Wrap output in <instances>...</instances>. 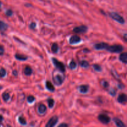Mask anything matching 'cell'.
Segmentation results:
<instances>
[{
  "label": "cell",
  "instance_id": "obj_32",
  "mask_svg": "<svg viewBox=\"0 0 127 127\" xmlns=\"http://www.w3.org/2000/svg\"><path fill=\"white\" fill-rule=\"evenodd\" d=\"M4 52V50L3 47H2L1 45H0V55H2Z\"/></svg>",
  "mask_w": 127,
  "mask_h": 127
},
{
  "label": "cell",
  "instance_id": "obj_38",
  "mask_svg": "<svg viewBox=\"0 0 127 127\" xmlns=\"http://www.w3.org/2000/svg\"><path fill=\"white\" fill-rule=\"evenodd\" d=\"M2 89V87L0 86V89Z\"/></svg>",
  "mask_w": 127,
  "mask_h": 127
},
{
  "label": "cell",
  "instance_id": "obj_11",
  "mask_svg": "<svg viewBox=\"0 0 127 127\" xmlns=\"http://www.w3.org/2000/svg\"><path fill=\"white\" fill-rule=\"evenodd\" d=\"M114 121L115 122V125L119 127H125V125L122 122L121 120H120L118 118H114Z\"/></svg>",
  "mask_w": 127,
  "mask_h": 127
},
{
  "label": "cell",
  "instance_id": "obj_14",
  "mask_svg": "<svg viewBox=\"0 0 127 127\" xmlns=\"http://www.w3.org/2000/svg\"><path fill=\"white\" fill-rule=\"evenodd\" d=\"M46 88L48 91L51 92H53L55 91V88L53 86V84H52L50 81H47L46 82Z\"/></svg>",
  "mask_w": 127,
  "mask_h": 127
},
{
  "label": "cell",
  "instance_id": "obj_39",
  "mask_svg": "<svg viewBox=\"0 0 127 127\" xmlns=\"http://www.w3.org/2000/svg\"><path fill=\"white\" fill-rule=\"evenodd\" d=\"M1 2H0V7H1Z\"/></svg>",
  "mask_w": 127,
  "mask_h": 127
},
{
  "label": "cell",
  "instance_id": "obj_8",
  "mask_svg": "<svg viewBox=\"0 0 127 127\" xmlns=\"http://www.w3.org/2000/svg\"><path fill=\"white\" fill-rule=\"evenodd\" d=\"M108 44L104 42H101V43H97L94 45V48L96 50H102V49H106L107 47H108Z\"/></svg>",
  "mask_w": 127,
  "mask_h": 127
},
{
  "label": "cell",
  "instance_id": "obj_6",
  "mask_svg": "<svg viewBox=\"0 0 127 127\" xmlns=\"http://www.w3.org/2000/svg\"><path fill=\"white\" fill-rule=\"evenodd\" d=\"M58 121V118L57 116L52 117L46 125V127H53L55 126Z\"/></svg>",
  "mask_w": 127,
  "mask_h": 127
},
{
  "label": "cell",
  "instance_id": "obj_23",
  "mask_svg": "<svg viewBox=\"0 0 127 127\" xmlns=\"http://www.w3.org/2000/svg\"><path fill=\"white\" fill-rule=\"evenodd\" d=\"M10 95L8 93H4L3 94H2V99L4 101H7V100L9 99Z\"/></svg>",
  "mask_w": 127,
  "mask_h": 127
},
{
  "label": "cell",
  "instance_id": "obj_15",
  "mask_svg": "<svg viewBox=\"0 0 127 127\" xmlns=\"http://www.w3.org/2000/svg\"><path fill=\"white\" fill-rule=\"evenodd\" d=\"M79 91L81 93H86L89 90V86L87 85H82L79 88Z\"/></svg>",
  "mask_w": 127,
  "mask_h": 127
},
{
  "label": "cell",
  "instance_id": "obj_4",
  "mask_svg": "<svg viewBox=\"0 0 127 127\" xmlns=\"http://www.w3.org/2000/svg\"><path fill=\"white\" fill-rule=\"evenodd\" d=\"M98 119L100 122H102L104 124H107L110 122V119L109 116L105 114H100L98 117Z\"/></svg>",
  "mask_w": 127,
  "mask_h": 127
},
{
  "label": "cell",
  "instance_id": "obj_9",
  "mask_svg": "<svg viewBox=\"0 0 127 127\" xmlns=\"http://www.w3.org/2000/svg\"><path fill=\"white\" fill-rule=\"evenodd\" d=\"M53 81L57 85H61L63 83V79L61 76L57 75L55 77L53 78Z\"/></svg>",
  "mask_w": 127,
  "mask_h": 127
},
{
  "label": "cell",
  "instance_id": "obj_10",
  "mask_svg": "<svg viewBox=\"0 0 127 127\" xmlns=\"http://www.w3.org/2000/svg\"><path fill=\"white\" fill-rule=\"evenodd\" d=\"M117 100L120 104L125 103L127 101V95L125 94H120V95H119V97H118Z\"/></svg>",
  "mask_w": 127,
  "mask_h": 127
},
{
  "label": "cell",
  "instance_id": "obj_25",
  "mask_svg": "<svg viewBox=\"0 0 127 127\" xmlns=\"http://www.w3.org/2000/svg\"><path fill=\"white\" fill-rule=\"evenodd\" d=\"M69 67H70L71 69H74L76 67V63L74 61H71L69 63Z\"/></svg>",
  "mask_w": 127,
  "mask_h": 127
},
{
  "label": "cell",
  "instance_id": "obj_19",
  "mask_svg": "<svg viewBox=\"0 0 127 127\" xmlns=\"http://www.w3.org/2000/svg\"><path fill=\"white\" fill-rule=\"evenodd\" d=\"M52 50L53 53H57L58 50V46L56 43H54L52 46Z\"/></svg>",
  "mask_w": 127,
  "mask_h": 127
},
{
  "label": "cell",
  "instance_id": "obj_1",
  "mask_svg": "<svg viewBox=\"0 0 127 127\" xmlns=\"http://www.w3.org/2000/svg\"><path fill=\"white\" fill-rule=\"evenodd\" d=\"M124 47L122 45H114L108 46L106 48L107 51L114 53H120V52L124 50Z\"/></svg>",
  "mask_w": 127,
  "mask_h": 127
},
{
  "label": "cell",
  "instance_id": "obj_28",
  "mask_svg": "<svg viewBox=\"0 0 127 127\" xmlns=\"http://www.w3.org/2000/svg\"><path fill=\"white\" fill-rule=\"evenodd\" d=\"M12 14H13V12H12V10H11V9L7 10L6 12V16H11L12 15Z\"/></svg>",
  "mask_w": 127,
  "mask_h": 127
},
{
  "label": "cell",
  "instance_id": "obj_7",
  "mask_svg": "<svg viewBox=\"0 0 127 127\" xmlns=\"http://www.w3.org/2000/svg\"><path fill=\"white\" fill-rule=\"evenodd\" d=\"M81 38L79 36L76 35H73L71 37L70 39H69V43L70 44H76V43H78L81 42Z\"/></svg>",
  "mask_w": 127,
  "mask_h": 127
},
{
  "label": "cell",
  "instance_id": "obj_33",
  "mask_svg": "<svg viewBox=\"0 0 127 127\" xmlns=\"http://www.w3.org/2000/svg\"><path fill=\"white\" fill-rule=\"evenodd\" d=\"M125 88V86H124V84H119V89H124Z\"/></svg>",
  "mask_w": 127,
  "mask_h": 127
},
{
  "label": "cell",
  "instance_id": "obj_26",
  "mask_svg": "<svg viewBox=\"0 0 127 127\" xmlns=\"http://www.w3.org/2000/svg\"><path fill=\"white\" fill-rule=\"evenodd\" d=\"M6 71L4 68H1L0 69V77L2 78V77H4L6 76Z\"/></svg>",
  "mask_w": 127,
  "mask_h": 127
},
{
  "label": "cell",
  "instance_id": "obj_40",
  "mask_svg": "<svg viewBox=\"0 0 127 127\" xmlns=\"http://www.w3.org/2000/svg\"><path fill=\"white\" fill-rule=\"evenodd\" d=\"M89 1H93V0H89Z\"/></svg>",
  "mask_w": 127,
  "mask_h": 127
},
{
  "label": "cell",
  "instance_id": "obj_30",
  "mask_svg": "<svg viewBox=\"0 0 127 127\" xmlns=\"http://www.w3.org/2000/svg\"><path fill=\"white\" fill-rule=\"evenodd\" d=\"M36 27V24L35 22H32L31 23V24L30 25V28L32 29H34Z\"/></svg>",
  "mask_w": 127,
  "mask_h": 127
},
{
  "label": "cell",
  "instance_id": "obj_27",
  "mask_svg": "<svg viewBox=\"0 0 127 127\" xmlns=\"http://www.w3.org/2000/svg\"><path fill=\"white\" fill-rule=\"evenodd\" d=\"M35 100V97L32 95H29L27 97V102L29 103H32Z\"/></svg>",
  "mask_w": 127,
  "mask_h": 127
},
{
  "label": "cell",
  "instance_id": "obj_22",
  "mask_svg": "<svg viewBox=\"0 0 127 127\" xmlns=\"http://www.w3.org/2000/svg\"><path fill=\"white\" fill-rule=\"evenodd\" d=\"M93 68H94V69H95V71H97L98 72H100L102 71V68L99 64H93Z\"/></svg>",
  "mask_w": 127,
  "mask_h": 127
},
{
  "label": "cell",
  "instance_id": "obj_18",
  "mask_svg": "<svg viewBox=\"0 0 127 127\" xmlns=\"http://www.w3.org/2000/svg\"><path fill=\"white\" fill-rule=\"evenodd\" d=\"M24 73H25V74L27 76L31 75L32 73V69L29 66L26 67V68L24 69Z\"/></svg>",
  "mask_w": 127,
  "mask_h": 127
},
{
  "label": "cell",
  "instance_id": "obj_21",
  "mask_svg": "<svg viewBox=\"0 0 127 127\" xmlns=\"http://www.w3.org/2000/svg\"><path fill=\"white\" fill-rule=\"evenodd\" d=\"M19 123L21 124V125H24L27 124L26 120L23 117H19Z\"/></svg>",
  "mask_w": 127,
  "mask_h": 127
},
{
  "label": "cell",
  "instance_id": "obj_37",
  "mask_svg": "<svg viewBox=\"0 0 127 127\" xmlns=\"http://www.w3.org/2000/svg\"><path fill=\"white\" fill-rule=\"evenodd\" d=\"M124 38H125V40H127V34H125V36H124Z\"/></svg>",
  "mask_w": 127,
  "mask_h": 127
},
{
  "label": "cell",
  "instance_id": "obj_3",
  "mask_svg": "<svg viewBox=\"0 0 127 127\" xmlns=\"http://www.w3.org/2000/svg\"><path fill=\"white\" fill-rule=\"evenodd\" d=\"M109 16L111 17L112 19H113L115 21H117L118 22H119L120 24H124L125 23V20L123 18L122 16H120V14H119L117 12H110L109 14Z\"/></svg>",
  "mask_w": 127,
  "mask_h": 127
},
{
  "label": "cell",
  "instance_id": "obj_31",
  "mask_svg": "<svg viewBox=\"0 0 127 127\" xmlns=\"http://www.w3.org/2000/svg\"><path fill=\"white\" fill-rule=\"evenodd\" d=\"M110 95H113V96H114V95L116 94V91H115V89H112V90L110 91Z\"/></svg>",
  "mask_w": 127,
  "mask_h": 127
},
{
  "label": "cell",
  "instance_id": "obj_20",
  "mask_svg": "<svg viewBox=\"0 0 127 127\" xmlns=\"http://www.w3.org/2000/svg\"><path fill=\"white\" fill-rule=\"evenodd\" d=\"M80 65L82 67H83V68H88V67H89V63L87 62V61L83 60V61H82V62L80 63Z\"/></svg>",
  "mask_w": 127,
  "mask_h": 127
},
{
  "label": "cell",
  "instance_id": "obj_13",
  "mask_svg": "<svg viewBox=\"0 0 127 127\" xmlns=\"http://www.w3.org/2000/svg\"><path fill=\"white\" fill-rule=\"evenodd\" d=\"M46 110H47V107H46L45 105H43V104H40V105L38 106V112L39 114H44V113L46 112Z\"/></svg>",
  "mask_w": 127,
  "mask_h": 127
},
{
  "label": "cell",
  "instance_id": "obj_5",
  "mask_svg": "<svg viewBox=\"0 0 127 127\" xmlns=\"http://www.w3.org/2000/svg\"><path fill=\"white\" fill-rule=\"evenodd\" d=\"M88 31V27L86 26H81L79 27H74L73 31L77 33H84Z\"/></svg>",
  "mask_w": 127,
  "mask_h": 127
},
{
  "label": "cell",
  "instance_id": "obj_17",
  "mask_svg": "<svg viewBox=\"0 0 127 127\" xmlns=\"http://www.w3.org/2000/svg\"><path fill=\"white\" fill-rule=\"evenodd\" d=\"M7 27H8V26H7L6 23H4V22H2V21H0V31H6L7 29Z\"/></svg>",
  "mask_w": 127,
  "mask_h": 127
},
{
  "label": "cell",
  "instance_id": "obj_34",
  "mask_svg": "<svg viewBox=\"0 0 127 127\" xmlns=\"http://www.w3.org/2000/svg\"><path fill=\"white\" fill-rule=\"evenodd\" d=\"M12 74H13L14 76H17V74H18V73H17V71L14 70V71H13V72H12Z\"/></svg>",
  "mask_w": 127,
  "mask_h": 127
},
{
  "label": "cell",
  "instance_id": "obj_24",
  "mask_svg": "<svg viewBox=\"0 0 127 127\" xmlns=\"http://www.w3.org/2000/svg\"><path fill=\"white\" fill-rule=\"evenodd\" d=\"M48 107L50 108H52L54 105V100L52 99H49L48 100Z\"/></svg>",
  "mask_w": 127,
  "mask_h": 127
},
{
  "label": "cell",
  "instance_id": "obj_2",
  "mask_svg": "<svg viewBox=\"0 0 127 127\" xmlns=\"http://www.w3.org/2000/svg\"><path fill=\"white\" fill-rule=\"evenodd\" d=\"M52 62H53V63L55 65V66L58 70H60L62 73H64L65 71V66H64V64L62 62H60V61H58V60L55 58H52Z\"/></svg>",
  "mask_w": 127,
  "mask_h": 127
},
{
  "label": "cell",
  "instance_id": "obj_35",
  "mask_svg": "<svg viewBox=\"0 0 127 127\" xmlns=\"http://www.w3.org/2000/svg\"><path fill=\"white\" fill-rule=\"evenodd\" d=\"M68 127V125H67V124H61V125H59V127Z\"/></svg>",
  "mask_w": 127,
  "mask_h": 127
},
{
  "label": "cell",
  "instance_id": "obj_36",
  "mask_svg": "<svg viewBox=\"0 0 127 127\" xmlns=\"http://www.w3.org/2000/svg\"><path fill=\"white\" fill-rule=\"evenodd\" d=\"M2 120H3V117L1 115H0V123L2 121Z\"/></svg>",
  "mask_w": 127,
  "mask_h": 127
},
{
  "label": "cell",
  "instance_id": "obj_29",
  "mask_svg": "<svg viewBox=\"0 0 127 127\" xmlns=\"http://www.w3.org/2000/svg\"><path fill=\"white\" fill-rule=\"evenodd\" d=\"M102 86L105 88H107L109 86V83H108V82L107 81H102Z\"/></svg>",
  "mask_w": 127,
  "mask_h": 127
},
{
  "label": "cell",
  "instance_id": "obj_12",
  "mask_svg": "<svg viewBox=\"0 0 127 127\" xmlns=\"http://www.w3.org/2000/svg\"><path fill=\"white\" fill-rule=\"evenodd\" d=\"M119 59L122 62L124 63H127V53L126 52H124V53H122L120 55V57H119Z\"/></svg>",
  "mask_w": 127,
  "mask_h": 127
},
{
  "label": "cell",
  "instance_id": "obj_16",
  "mask_svg": "<svg viewBox=\"0 0 127 127\" xmlns=\"http://www.w3.org/2000/svg\"><path fill=\"white\" fill-rule=\"evenodd\" d=\"M15 57L17 60L20 61H25L27 59V57L26 56L23 55H20V54H16L15 55Z\"/></svg>",
  "mask_w": 127,
  "mask_h": 127
}]
</instances>
